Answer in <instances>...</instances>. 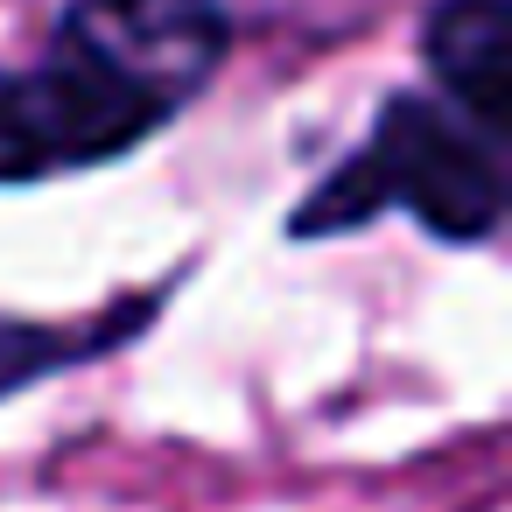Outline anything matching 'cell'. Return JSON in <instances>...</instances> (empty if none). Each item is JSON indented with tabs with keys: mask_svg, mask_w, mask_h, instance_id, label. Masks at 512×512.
Instances as JSON below:
<instances>
[{
	"mask_svg": "<svg viewBox=\"0 0 512 512\" xmlns=\"http://www.w3.org/2000/svg\"><path fill=\"white\" fill-rule=\"evenodd\" d=\"M505 204H512L505 141H491L435 92H386L365 148L323 169L309 197L288 211V239L316 246L365 232L386 211H407L435 246H491Z\"/></svg>",
	"mask_w": 512,
	"mask_h": 512,
	"instance_id": "1",
	"label": "cell"
},
{
	"mask_svg": "<svg viewBox=\"0 0 512 512\" xmlns=\"http://www.w3.org/2000/svg\"><path fill=\"white\" fill-rule=\"evenodd\" d=\"M183 99L127 71L99 36L57 15L50 50L22 71H0V190H29L50 176L106 169L176 127Z\"/></svg>",
	"mask_w": 512,
	"mask_h": 512,
	"instance_id": "2",
	"label": "cell"
},
{
	"mask_svg": "<svg viewBox=\"0 0 512 512\" xmlns=\"http://www.w3.org/2000/svg\"><path fill=\"white\" fill-rule=\"evenodd\" d=\"M421 64L435 99H449L491 141L512 134V0H435L421 15Z\"/></svg>",
	"mask_w": 512,
	"mask_h": 512,
	"instance_id": "3",
	"label": "cell"
},
{
	"mask_svg": "<svg viewBox=\"0 0 512 512\" xmlns=\"http://www.w3.org/2000/svg\"><path fill=\"white\" fill-rule=\"evenodd\" d=\"M169 288H141V295H120L92 316H71V323H29V316H0V400H15L43 379H64V372H85L113 351H127L134 337L155 330Z\"/></svg>",
	"mask_w": 512,
	"mask_h": 512,
	"instance_id": "4",
	"label": "cell"
}]
</instances>
